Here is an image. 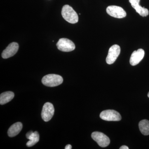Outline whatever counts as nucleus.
Listing matches in <instances>:
<instances>
[{"label":"nucleus","instance_id":"1","mask_svg":"<svg viewBox=\"0 0 149 149\" xmlns=\"http://www.w3.org/2000/svg\"><path fill=\"white\" fill-rule=\"evenodd\" d=\"M61 14L63 18L69 23L75 24L78 21V16L76 12L68 5L63 6Z\"/></svg>","mask_w":149,"mask_h":149},{"label":"nucleus","instance_id":"2","mask_svg":"<svg viewBox=\"0 0 149 149\" xmlns=\"http://www.w3.org/2000/svg\"><path fill=\"white\" fill-rule=\"evenodd\" d=\"M43 85L49 87H54L61 84L63 78L60 75L56 74H47L42 79Z\"/></svg>","mask_w":149,"mask_h":149},{"label":"nucleus","instance_id":"3","mask_svg":"<svg viewBox=\"0 0 149 149\" xmlns=\"http://www.w3.org/2000/svg\"><path fill=\"white\" fill-rule=\"evenodd\" d=\"M100 117L107 121H119L121 119L120 113L113 110H107L101 113Z\"/></svg>","mask_w":149,"mask_h":149},{"label":"nucleus","instance_id":"4","mask_svg":"<svg viewBox=\"0 0 149 149\" xmlns=\"http://www.w3.org/2000/svg\"><path fill=\"white\" fill-rule=\"evenodd\" d=\"M59 50L63 52H70L74 50L75 48L74 43L71 40L66 38L60 39L56 44Z\"/></svg>","mask_w":149,"mask_h":149},{"label":"nucleus","instance_id":"5","mask_svg":"<svg viewBox=\"0 0 149 149\" xmlns=\"http://www.w3.org/2000/svg\"><path fill=\"white\" fill-rule=\"evenodd\" d=\"M91 136L92 139L97 143L100 146L105 148L109 145L110 141L109 138L101 132H93Z\"/></svg>","mask_w":149,"mask_h":149},{"label":"nucleus","instance_id":"6","mask_svg":"<svg viewBox=\"0 0 149 149\" xmlns=\"http://www.w3.org/2000/svg\"><path fill=\"white\" fill-rule=\"evenodd\" d=\"M54 113V108L53 105L50 102L46 103L43 106L42 110V118L46 122L49 121L53 116Z\"/></svg>","mask_w":149,"mask_h":149},{"label":"nucleus","instance_id":"7","mask_svg":"<svg viewBox=\"0 0 149 149\" xmlns=\"http://www.w3.org/2000/svg\"><path fill=\"white\" fill-rule=\"evenodd\" d=\"M107 12L109 15L115 18H123L126 16L125 10L118 6H109L107 8Z\"/></svg>","mask_w":149,"mask_h":149},{"label":"nucleus","instance_id":"8","mask_svg":"<svg viewBox=\"0 0 149 149\" xmlns=\"http://www.w3.org/2000/svg\"><path fill=\"white\" fill-rule=\"evenodd\" d=\"M120 47L118 45H115L111 46L110 48L106 58L107 63L110 65L114 63L120 54Z\"/></svg>","mask_w":149,"mask_h":149},{"label":"nucleus","instance_id":"9","mask_svg":"<svg viewBox=\"0 0 149 149\" xmlns=\"http://www.w3.org/2000/svg\"><path fill=\"white\" fill-rule=\"evenodd\" d=\"M18 44L16 42L10 43L7 47L3 51L2 57L3 58L7 59L13 56L16 54L18 50Z\"/></svg>","mask_w":149,"mask_h":149},{"label":"nucleus","instance_id":"10","mask_svg":"<svg viewBox=\"0 0 149 149\" xmlns=\"http://www.w3.org/2000/svg\"><path fill=\"white\" fill-rule=\"evenodd\" d=\"M145 52L143 49H139L132 53L130 60V64L133 66L139 64L143 58Z\"/></svg>","mask_w":149,"mask_h":149},{"label":"nucleus","instance_id":"11","mask_svg":"<svg viewBox=\"0 0 149 149\" xmlns=\"http://www.w3.org/2000/svg\"><path fill=\"white\" fill-rule=\"evenodd\" d=\"M129 1L133 8L141 16L146 17L148 15V10L144 7H142L139 5L140 0H129Z\"/></svg>","mask_w":149,"mask_h":149},{"label":"nucleus","instance_id":"12","mask_svg":"<svg viewBox=\"0 0 149 149\" xmlns=\"http://www.w3.org/2000/svg\"><path fill=\"white\" fill-rule=\"evenodd\" d=\"M22 128V124L21 123L17 122L9 128L8 131V136L10 137H13L18 135Z\"/></svg>","mask_w":149,"mask_h":149},{"label":"nucleus","instance_id":"13","mask_svg":"<svg viewBox=\"0 0 149 149\" xmlns=\"http://www.w3.org/2000/svg\"><path fill=\"white\" fill-rule=\"evenodd\" d=\"M14 93L10 91L4 92L0 95V104L3 105L10 102L14 97Z\"/></svg>","mask_w":149,"mask_h":149},{"label":"nucleus","instance_id":"14","mask_svg":"<svg viewBox=\"0 0 149 149\" xmlns=\"http://www.w3.org/2000/svg\"><path fill=\"white\" fill-rule=\"evenodd\" d=\"M139 127L141 133L145 135H149V121L147 120H141L139 123Z\"/></svg>","mask_w":149,"mask_h":149},{"label":"nucleus","instance_id":"15","mask_svg":"<svg viewBox=\"0 0 149 149\" xmlns=\"http://www.w3.org/2000/svg\"><path fill=\"white\" fill-rule=\"evenodd\" d=\"M29 141L27 143V146L30 147L33 146L34 145L39 142L40 140V136L39 133L37 131H35L33 132L31 134V136H29L28 139Z\"/></svg>","mask_w":149,"mask_h":149},{"label":"nucleus","instance_id":"16","mask_svg":"<svg viewBox=\"0 0 149 149\" xmlns=\"http://www.w3.org/2000/svg\"><path fill=\"white\" fill-rule=\"evenodd\" d=\"M33 133V131H29V132H28V133H27V134H26V137H27V139H28V138H29V136H31V134H32V133Z\"/></svg>","mask_w":149,"mask_h":149},{"label":"nucleus","instance_id":"17","mask_svg":"<svg viewBox=\"0 0 149 149\" xmlns=\"http://www.w3.org/2000/svg\"><path fill=\"white\" fill-rule=\"evenodd\" d=\"M72 146H71L70 145H69V144H68V145H67L66 146H65V149H72Z\"/></svg>","mask_w":149,"mask_h":149},{"label":"nucleus","instance_id":"18","mask_svg":"<svg viewBox=\"0 0 149 149\" xmlns=\"http://www.w3.org/2000/svg\"><path fill=\"white\" fill-rule=\"evenodd\" d=\"M120 149H129V148H128V147H127V146H122L120 147Z\"/></svg>","mask_w":149,"mask_h":149},{"label":"nucleus","instance_id":"19","mask_svg":"<svg viewBox=\"0 0 149 149\" xmlns=\"http://www.w3.org/2000/svg\"><path fill=\"white\" fill-rule=\"evenodd\" d=\"M148 97L149 98V92L148 93Z\"/></svg>","mask_w":149,"mask_h":149}]
</instances>
